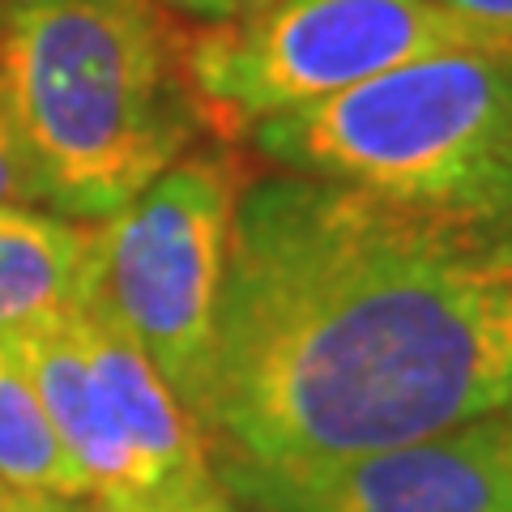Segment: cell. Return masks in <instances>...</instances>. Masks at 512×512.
<instances>
[{
	"mask_svg": "<svg viewBox=\"0 0 512 512\" xmlns=\"http://www.w3.org/2000/svg\"><path fill=\"white\" fill-rule=\"evenodd\" d=\"M512 402V222L308 175L248 180L197 423L214 457L431 440Z\"/></svg>",
	"mask_w": 512,
	"mask_h": 512,
	"instance_id": "6da1fadb",
	"label": "cell"
},
{
	"mask_svg": "<svg viewBox=\"0 0 512 512\" xmlns=\"http://www.w3.org/2000/svg\"><path fill=\"white\" fill-rule=\"evenodd\" d=\"M184 26L154 0H0V86L56 214H120L197 141Z\"/></svg>",
	"mask_w": 512,
	"mask_h": 512,
	"instance_id": "7a4b0ae2",
	"label": "cell"
},
{
	"mask_svg": "<svg viewBox=\"0 0 512 512\" xmlns=\"http://www.w3.org/2000/svg\"><path fill=\"white\" fill-rule=\"evenodd\" d=\"M278 171L512 222V56L448 52L252 128Z\"/></svg>",
	"mask_w": 512,
	"mask_h": 512,
	"instance_id": "3957f363",
	"label": "cell"
},
{
	"mask_svg": "<svg viewBox=\"0 0 512 512\" xmlns=\"http://www.w3.org/2000/svg\"><path fill=\"white\" fill-rule=\"evenodd\" d=\"M448 52L512 56V47L436 0H274L235 22L184 26L188 82L222 141Z\"/></svg>",
	"mask_w": 512,
	"mask_h": 512,
	"instance_id": "277c9868",
	"label": "cell"
},
{
	"mask_svg": "<svg viewBox=\"0 0 512 512\" xmlns=\"http://www.w3.org/2000/svg\"><path fill=\"white\" fill-rule=\"evenodd\" d=\"M248 180L244 154L201 146L99 222L94 295L188 410H197L210 372L231 227Z\"/></svg>",
	"mask_w": 512,
	"mask_h": 512,
	"instance_id": "5b68a950",
	"label": "cell"
},
{
	"mask_svg": "<svg viewBox=\"0 0 512 512\" xmlns=\"http://www.w3.org/2000/svg\"><path fill=\"white\" fill-rule=\"evenodd\" d=\"M214 474L252 512H512L500 410L444 436L350 457H214Z\"/></svg>",
	"mask_w": 512,
	"mask_h": 512,
	"instance_id": "8992f818",
	"label": "cell"
},
{
	"mask_svg": "<svg viewBox=\"0 0 512 512\" xmlns=\"http://www.w3.org/2000/svg\"><path fill=\"white\" fill-rule=\"evenodd\" d=\"M9 346L18 350L64 453L82 474L86 500H94V512H154L175 500H192L154 470L150 457H141L128 444L82 346H77L73 316L43 325Z\"/></svg>",
	"mask_w": 512,
	"mask_h": 512,
	"instance_id": "52a82bcc",
	"label": "cell"
},
{
	"mask_svg": "<svg viewBox=\"0 0 512 512\" xmlns=\"http://www.w3.org/2000/svg\"><path fill=\"white\" fill-rule=\"evenodd\" d=\"M73 333L128 444L141 457H150L154 470L180 495H201L218 487L210 440H205L201 423L171 393V384L158 376L150 355L128 338V329L107 312L99 295H90L86 308L73 312Z\"/></svg>",
	"mask_w": 512,
	"mask_h": 512,
	"instance_id": "ba28073f",
	"label": "cell"
},
{
	"mask_svg": "<svg viewBox=\"0 0 512 512\" xmlns=\"http://www.w3.org/2000/svg\"><path fill=\"white\" fill-rule=\"evenodd\" d=\"M99 282V222L0 210V342H18L86 308Z\"/></svg>",
	"mask_w": 512,
	"mask_h": 512,
	"instance_id": "9c48e42d",
	"label": "cell"
},
{
	"mask_svg": "<svg viewBox=\"0 0 512 512\" xmlns=\"http://www.w3.org/2000/svg\"><path fill=\"white\" fill-rule=\"evenodd\" d=\"M0 487L86 500V483L64 453L18 350L0 342Z\"/></svg>",
	"mask_w": 512,
	"mask_h": 512,
	"instance_id": "30bf717a",
	"label": "cell"
},
{
	"mask_svg": "<svg viewBox=\"0 0 512 512\" xmlns=\"http://www.w3.org/2000/svg\"><path fill=\"white\" fill-rule=\"evenodd\" d=\"M35 201H43V188H39L35 163H30V154L22 146L18 124H13L5 86H0V210L5 205H35Z\"/></svg>",
	"mask_w": 512,
	"mask_h": 512,
	"instance_id": "8fae6325",
	"label": "cell"
},
{
	"mask_svg": "<svg viewBox=\"0 0 512 512\" xmlns=\"http://www.w3.org/2000/svg\"><path fill=\"white\" fill-rule=\"evenodd\" d=\"M436 5H444L448 13L474 22L478 30H487V35L512 47V0H436Z\"/></svg>",
	"mask_w": 512,
	"mask_h": 512,
	"instance_id": "7c38bea8",
	"label": "cell"
},
{
	"mask_svg": "<svg viewBox=\"0 0 512 512\" xmlns=\"http://www.w3.org/2000/svg\"><path fill=\"white\" fill-rule=\"evenodd\" d=\"M154 5H163L188 26H214V22L239 18V0H154Z\"/></svg>",
	"mask_w": 512,
	"mask_h": 512,
	"instance_id": "4fadbf2b",
	"label": "cell"
},
{
	"mask_svg": "<svg viewBox=\"0 0 512 512\" xmlns=\"http://www.w3.org/2000/svg\"><path fill=\"white\" fill-rule=\"evenodd\" d=\"M0 512H94V508H82L77 500H60V495H43V491H5L0 495Z\"/></svg>",
	"mask_w": 512,
	"mask_h": 512,
	"instance_id": "5bb4252c",
	"label": "cell"
},
{
	"mask_svg": "<svg viewBox=\"0 0 512 512\" xmlns=\"http://www.w3.org/2000/svg\"><path fill=\"white\" fill-rule=\"evenodd\" d=\"M154 512H235L231 508V495L218 487L210 491H201V495H192V500H175V504H163V508H154Z\"/></svg>",
	"mask_w": 512,
	"mask_h": 512,
	"instance_id": "9a60e30c",
	"label": "cell"
},
{
	"mask_svg": "<svg viewBox=\"0 0 512 512\" xmlns=\"http://www.w3.org/2000/svg\"><path fill=\"white\" fill-rule=\"evenodd\" d=\"M500 423H504V453H508V466H512V402L500 410Z\"/></svg>",
	"mask_w": 512,
	"mask_h": 512,
	"instance_id": "2e32d148",
	"label": "cell"
},
{
	"mask_svg": "<svg viewBox=\"0 0 512 512\" xmlns=\"http://www.w3.org/2000/svg\"><path fill=\"white\" fill-rule=\"evenodd\" d=\"M265 5H274V0H239V18H244V13H256V9H265Z\"/></svg>",
	"mask_w": 512,
	"mask_h": 512,
	"instance_id": "e0dca14e",
	"label": "cell"
},
{
	"mask_svg": "<svg viewBox=\"0 0 512 512\" xmlns=\"http://www.w3.org/2000/svg\"><path fill=\"white\" fill-rule=\"evenodd\" d=\"M0 495H5V491H0Z\"/></svg>",
	"mask_w": 512,
	"mask_h": 512,
	"instance_id": "ac0fdd59",
	"label": "cell"
},
{
	"mask_svg": "<svg viewBox=\"0 0 512 512\" xmlns=\"http://www.w3.org/2000/svg\"><path fill=\"white\" fill-rule=\"evenodd\" d=\"M0 491H5V487H0Z\"/></svg>",
	"mask_w": 512,
	"mask_h": 512,
	"instance_id": "d6986e66",
	"label": "cell"
}]
</instances>
